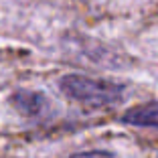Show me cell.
<instances>
[{
    "label": "cell",
    "instance_id": "obj_1",
    "mask_svg": "<svg viewBox=\"0 0 158 158\" xmlns=\"http://www.w3.org/2000/svg\"><path fill=\"white\" fill-rule=\"evenodd\" d=\"M59 89L67 98L89 107H106L120 103L124 99L126 87L110 79H93L87 75L69 73L59 79Z\"/></svg>",
    "mask_w": 158,
    "mask_h": 158
},
{
    "label": "cell",
    "instance_id": "obj_2",
    "mask_svg": "<svg viewBox=\"0 0 158 158\" xmlns=\"http://www.w3.org/2000/svg\"><path fill=\"white\" fill-rule=\"evenodd\" d=\"M10 103L19 114H23L28 120H47L51 116L53 103L41 91H31V89H16L10 93Z\"/></svg>",
    "mask_w": 158,
    "mask_h": 158
},
{
    "label": "cell",
    "instance_id": "obj_3",
    "mask_svg": "<svg viewBox=\"0 0 158 158\" xmlns=\"http://www.w3.org/2000/svg\"><path fill=\"white\" fill-rule=\"evenodd\" d=\"M122 122L138 128H158V102L136 106L122 116Z\"/></svg>",
    "mask_w": 158,
    "mask_h": 158
},
{
    "label": "cell",
    "instance_id": "obj_4",
    "mask_svg": "<svg viewBox=\"0 0 158 158\" xmlns=\"http://www.w3.org/2000/svg\"><path fill=\"white\" fill-rule=\"evenodd\" d=\"M69 158H116V156H114V154H110V152H102V150H89V152L71 154Z\"/></svg>",
    "mask_w": 158,
    "mask_h": 158
}]
</instances>
